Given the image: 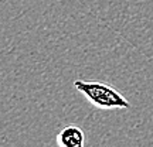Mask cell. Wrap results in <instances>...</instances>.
I'll list each match as a JSON object with an SVG mask.
<instances>
[{
	"label": "cell",
	"instance_id": "2",
	"mask_svg": "<svg viewBox=\"0 0 153 147\" xmlns=\"http://www.w3.org/2000/svg\"><path fill=\"white\" fill-rule=\"evenodd\" d=\"M57 142L60 147H84L85 144V134L82 129L75 125L65 126L57 136Z\"/></svg>",
	"mask_w": 153,
	"mask_h": 147
},
{
	"label": "cell",
	"instance_id": "1",
	"mask_svg": "<svg viewBox=\"0 0 153 147\" xmlns=\"http://www.w3.org/2000/svg\"><path fill=\"white\" fill-rule=\"evenodd\" d=\"M74 86L85 95L87 99L99 109H128L131 103L126 98H123L115 88L102 83V82H87L75 81Z\"/></svg>",
	"mask_w": 153,
	"mask_h": 147
}]
</instances>
